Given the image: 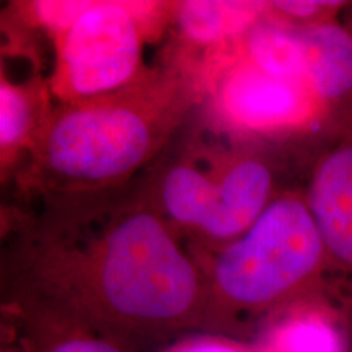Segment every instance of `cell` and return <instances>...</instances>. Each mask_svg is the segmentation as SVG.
Masks as SVG:
<instances>
[{
    "label": "cell",
    "mask_w": 352,
    "mask_h": 352,
    "mask_svg": "<svg viewBox=\"0 0 352 352\" xmlns=\"http://www.w3.org/2000/svg\"><path fill=\"white\" fill-rule=\"evenodd\" d=\"M2 294V303L85 328L129 352L206 327L199 258L144 184L39 192V204L8 233Z\"/></svg>",
    "instance_id": "6da1fadb"
},
{
    "label": "cell",
    "mask_w": 352,
    "mask_h": 352,
    "mask_svg": "<svg viewBox=\"0 0 352 352\" xmlns=\"http://www.w3.org/2000/svg\"><path fill=\"white\" fill-rule=\"evenodd\" d=\"M201 104L196 69H145L129 85L51 109L28 160V186L41 195H85L129 184L157 160Z\"/></svg>",
    "instance_id": "7a4b0ae2"
},
{
    "label": "cell",
    "mask_w": 352,
    "mask_h": 352,
    "mask_svg": "<svg viewBox=\"0 0 352 352\" xmlns=\"http://www.w3.org/2000/svg\"><path fill=\"white\" fill-rule=\"evenodd\" d=\"M204 271V334L241 341L276 311L328 296L334 274L305 192L277 195L243 235L197 248Z\"/></svg>",
    "instance_id": "3957f363"
},
{
    "label": "cell",
    "mask_w": 352,
    "mask_h": 352,
    "mask_svg": "<svg viewBox=\"0 0 352 352\" xmlns=\"http://www.w3.org/2000/svg\"><path fill=\"white\" fill-rule=\"evenodd\" d=\"M222 135L184 144L144 183L162 217L197 248L236 240L277 196L274 173L256 145Z\"/></svg>",
    "instance_id": "277c9868"
},
{
    "label": "cell",
    "mask_w": 352,
    "mask_h": 352,
    "mask_svg": "<svg viewBox=\"0 0 352 352\" xmlns=\"http://www.w3.org/2000/svg\"><path fill=\"white\" fill-rule=\"evenodd\" d=\"M162 2H90L72 26L52 39L54 65L50 94L60 104L111 94L134 82L145 69L144 44L173 19Z\"/></svg>",
    "instance_id": "5b68a950"
},
{
    "label": "cell",
    "mask_w": 352,
    "mask_h": 352,
    "mask_svg": "<svg viewBox=\"0 0 352 352\" xmlns=\"http://www.w3.org/2000/svg\"><path fill=\"white\" fill-rule=\"evenodd\" d=\"M197 77L209 124L240 142L329 129L327 113L305 83L263 72L236 43L202 57Z\"/></svg>",
    "instance_id": "8992f818"
},
{
    "label": "cell",
    "mask_w": 352,
    "mask_h": 352,
    "mask_svg": "<svg viewBox=\"0 0 352 352\" xmlns=\"http://www.w3.org/2000/svg\"><path fill=\"white\" fill-rule=\"evenodd\" d=\"M333 271L352 284V129L318 158L305 189Z\"/></svg>",
    "instance_id": "52a82bcc"
},
{
    "label": "cell",
    "mask_w": 352,
    "mask_h": 352,
    "mask_svg": "<svg viewBox=\"0 0 352 352\" xmlns=\"http://www.w3.org/2000/svg\"><path fill=\"white\" fill-rule=\"evenodd\" d=\"M296 28L308 87L340 138L352 126V33L341 20Z\"/></svg>",
    "instance_id": "ba28073f"
},
{
    "label": "cell",
    "mask_w": 352,
    "mask_h": 352,
    "mask_svg": "<svg viewBox=\"0 0 352 352\" xmlns=\"http://www.w3.org/2000/svg\"><path fill=\"white\" fill-rule=\"evenodd\" d=\"M256 352H351L346 321L328 296L276 311L258 324Z\"/></svg>",
    "instance_id": "9c48e42d"
},
{
    "label": "cell",
    "mask_w": 352,
    "mask_h": 352,
    "mask_svg": "<svg viewBox=\"0 0 352 352\" xmlns=\"http://www.w3.org/2000/svg\"><path fill=\"white\" fill-rule=\"evenodd\" d=\"M266 13L267 2L189 0L175 3L171 21L186 51H201L206 57L239 41Z\"/></svg>",
    "instance_id": "30bf717a"
},
{
    "label": "cell",
    "mask_w": 352,
    "mask_h": 352,
    "mask_svg": "<svg viewBox=\"0 0 352 352\" xmlns=\"http://www.w3.org/2000/svg\"><path fill=\"white\" fill-rule=\"evenodd\" d=\"M47 82L32 78L19 83L2 72L0 80V162L2 176L26 164L44 122L50 116Z\"/></svg>",
    "instance_id": "8fae6325"
},
{
    "label": "cell",
    "mask_w": 352,
    "mask_h": 352,
    "mask_svg": "<svg viewBox=\"0 0 352 352\" xmlns=\"http://www.w3.org/2000/svg\"><path fill=\"white\" fill-rule=\"evenodd\" d=\"M3 352H129L94 331L2 303Z\"/></svg>",
    "instance_id": "7c38bea8"
},
{
    "label": "cell",
    "mask_w": 352,
    "mask_h": 352,
    "mask_svg": "<svg viewBox=\"0 0 352 352\" xmlns=\"http://www.w3.org/2000/svg\"><path fill=\"white\" fill-rule=\"evenodd\" d=\"M236 47L246 59L263 72L307 83L305 60L297 28L267 13L236 41ZM310 88V87H308Z\"/></svg>",
    "instance_id": "4fadbf2b"
},
{
    "label": "cell",
    "mask_w": 352,
    "mask_h": 352,
    "mask_svg": "<svg viewBox=\"0 0 352 352\" xmlns=\"http://www.w3.org/2000/svg\"><path fill=\"white\" fill-rule=\"evenodd\" d=\"M351 2H320V0H283L270 2V15L292 26H314L336 21Z\"/></svg>",
    "instance_id": "5bb4252c"
},
{
    "label": "cell",
    "mask_w": 352,
    "mask_h": 352,
    "mask_svg": "<svg viewBox=\"0 0 352 352\" xmlns=\"http://www.w3.org/2000/svg\"><path fill=\"white\" fill-rule=\"evenodd\" d=\"M164 352H256L252 344L215 334L195 333L178 340Z\"/></svg>",
    "instance_id": "9a60e30c"
},
{
    "label": "cell",
    "mask_w": 352,
    "mask_h": 352,
    "mask_svg": "<svg viewBox=\"0 0 352 352\" xmlns=\"http://www.w3.org/2000/svg\"><path fill=\"white\" fill-rule=\"evenodd\" d=\"M342 25L352 33V3L346 8V20H342Z\"/></svg>",
    "instance_id": "2e32d148"
},
{
    "label": "cell",
    "mask_w": 352,
    "mask_h": 352,
    "mask_svg": "<svg viewBox=\"0 0 352 352\" xmlns=\"http://www.w3.org/2000/svg\"><path fill=\"white\" fill-rule=\"evenodd\" d=\"M349 129H352V126H351V127H349Z\"/></svg>",
    "instance_id": "e0dca14e"
}]
</instances>
